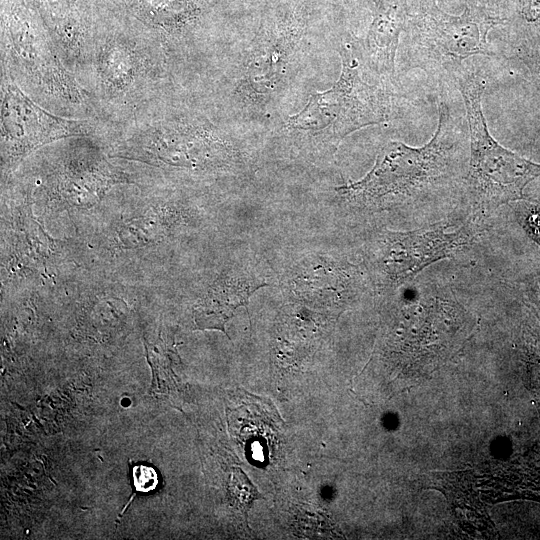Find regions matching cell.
I'll use <instances>...</instances> for the list:
<instances>
[{
  "label": "cell",
  "mask_w": 540,
  "mask_h": 540,
  "mask_svg": "<svg viewBox=\"0 0 540 540\" xmlns=\"http://www.w3.org/2000/svg\"><path fill=\"white\" fill-rule=\"evenodd\" d=\"M455 81L465 104L470 140L466 183L474 205L492 210L523 199L525 187L540 176V164L508 150L491 136L482 108L485 81L478 72L463 70Z\"/></svg>",
  "instance_id": "obj_4"
},
{
  "label": "cell",
  "mask_w": 540,
  "mask_h": 540,
  "mask_svg": "<svg viewBox=\"0 0 540 540\" xmlns=\"http://www.w3.org/2000/svg\"><path fill=\"white\" fill-rule=\"evenodd\" d=\"M306 27L305 17L291 8H281L262 20L234 89L243 108L262 113L282 93L296 66Z\"/></svg>",
  "instance_id": "obj_5"
},
{
  "label": "cell",
  "mask_w": 540,
  "mask_h": 540,
  "mask_svg": "<svg viewBox=\"0 0 540 540\" xmlns=\"http://www.w3.org/2000/svg\"><path fill=\"white\" fill-rule=\"evenodd\" d=\"M84 121L53 115L28 98L14 83L3 86L1 102L2 154L12 165L51 141L85 135Z\"/></svg>",
  "instance_id": "obj_7"
},
{
  "label": "cell",
  "mask_w": 540,
  "mask_h": 540,
  "mask_svg": "<svg viewBox=\"0 0 540 540\" xmlns=\"http://www.w3.org/2000/svg\"><path fill=\"white\" fill-rule=\"evenodd\" d=\"M500 17L517 49H540V0H503Z\"/></svg>",
  "instance_id": "obj_13"
},
{
  "label": "cell",
  "mask_w": 540,
  "mask_h": 540,
  "mask_svg": "<svg viewBox=\"0 0 540 540\" xmlns=\"http://www.w3.org/2000/svg\"><path fill=\"white\" fill-rule=\"evenodd\" d=\"M413 0H374L363 43L368 68L386 84L395 82V60Z\"/></svg>",
  "instance_id": "obj_10"
},
{
  "label": "cell",
  "mask_w": 540,
  "mask_h": 540,
  "mask_svg": "<svg viewBox=\"0 0 540 540\" xmlns=\"http://www.w3.org/2000/svg\"><path fill=\"white\" fill-rule=\"evenodd\" d=\"M464 227L448 230L436 225L407 233H390L385 242L383 264L389 277L403 282L431 263L454 254L469 240Z\"/></svg>",
  "instance_id": "obj_8"
},
{
  "label": "cell",
  "mask_w": 540,
  "mask_h": 540,
  "mask_svg": "<svg viewBox=\"0 0 540 540\" xmlns=\"http://www.w3.org/2000/svg\"><path fill=\"white\" fill-rule=\"evenodd\" d=\"M132 484L136 492H150L154 490L158 483L156 470L149 465L138 464L132 467Z\"/></svg>",
  "instance_id": "obj_16"
},
{
  "label": "cell",
  "mask_w": 540,
  "mask_h": 540,
  "mask_svg": "<svg viewBox=\"0 0 540 540\" xmlns=\"http://www.w3.org/2000/svg\"><path fill=\"white\" fill-rule=\"evenodd\" d=\"M461 120L447 103L438 109L434 135L421 147L399 141L388 142L372 169L360 180L337 188L356 202L377 203L387 197H410L449 177L461 146L466 142Z\"/></svg>",
  "instance_id": "obj_2"
},
{
  "label": "cell",
  "mask_w": 540,
  "mask_h": 540,
  "mask_svg": "<svg viewBox=\"0 0 540 540\" xmlns=\"http://www.w3.org/2000/svg\"><path fill=\"white\" fill-rule=\"evenodd\" d=\"M138 16L167 32L187 28L198 17L201 0H133Z\"/></svg>",
  "instance_id": "obj_12"
},
{
  "label": "cell",
  "mask_w": 540,
  "mask_h": 540,
  "mask_svg": "<svg viewBox=\"0 0 540 540\" xmlns=\"http://www.w3.org/2000/svg\"><path fill=\"white\" fill-rule=\"evenodd\" d=\"M101 69L107 83L124 88L132 81L136 70L132 51L122 45H113L102 55Z\"/></svg>",
  "instance_id": "obj_14"
},
{
  "label": "cell",
  "mask_w": 540,
  "mask_h": 540,
  "mask_svg": "<svg viewBox=\"0 0 540 540\" xmlns=\"http://www.w3.org/2000/svg\"><path fill=\"white\" fill-rule=\"evenodd\" d=\"M530 227L533 229L534 235L540 242V214H535L530 218Z\"/></svg>",
  "instance_id": "obj_19"
},
{
  "label": "cell",
  "mask_w": 540,
  "mask_h": 540,
  "mask_svg": "<svg viewBox=\"0 0 540 540\" xmlns=\"http://www.w3.org/2000/svg\"><path fill=\"white\" fill-rule=\"evenodd\" d=\"M501 17L465 6L460 15L442 10L437 0H413L404 33L410 64L432 76L453 77L475 55H495L489 33L503 25Z\"/></svg>",
  "instance_id": "obj_3"
},
{
  "label": "cell",
  "mask_w": 540,
  "mask_h": 540,
  "mask_svg": "<svg viewBox=\"0 0 540 540\" xmlns=\"http://www.w3.org/2000/svg\"><path fill=\"white\" fill-rule=\"evenodd\" d=\"M464 7L481 9L493 16L500 17L503 0H460Z\"/></svg>",
  "instance_id": "obj_17"
},
{
  "label": "cell",
  "mask_w": 540,
  "mask_h": 540,
  "mask_svg": "<svg viewBox=\"0 0 540 540\" xmlns=\"http://www.w3.org/2000/svg\"><path fill=\"white\" fill-rule=\"evenodd\" d=\"M11 47L19 64L38 84L52 93L77 101L80 91L54 54L43 33L18 10L9 20Z\"/></svg>",
  "instance_id": "obj_9"
},
{
  "label": "cell",
  "mask_w": 540,
  "mask_h": 540,
  "mask_svg": "<svg viewBox=\"0 0 540 540\" xmlns=\"http://www.w3.org/2000/svg\"><path fill=\"white\" fill-rule=\"evenodd\" d=\"M131 158L194 167L227 154L228 141L213 124L198 119H177L151 125L132 136L126 145Z\"/></svg>",
  "instance_id": "obj_6"
},
{
  "label": "cell",
  "mask_w": 540,
  "mask_h": 540,
  "mask_svg": "<svg viewBox=\"0 0 540 540\" xmlns=\"http://www.w3.org/2000/svg\"><path fill=\"white\" fill-rule=\"evenodd\" d=\"M266 285L238 278L220 277L194 309L196 326L199 329H217L226 333L225 325L235 310L240 306L247 307L251 294Z\"/></svg>",
  "instance_id": "obj_11"
},
{
  "label": "cell",
  "mask_w": 540,
  "mask_h": 540,
  "mask_svg": "<svg viewBox=\"0 0 540 540\" xmlns=\"http://www.w3.org/2000/svg\"><path fill=\"white\" fill-rule=\"evenodd\" d=\"M529 296H531L537 307L540 308V273L530 282Z\"/></svg>",
  "instance_id": "obj_18"
},
{
  "label": "cell",
  "mask_w": 540,
  "mask_h": 540,
  "mask_svg": "<svg viewBox=\"0 0 540 540\" xmlns=\"http://www.w3.org/2000/svg\"><path fill=\"white\" fill-rule=\"evenodd\" d=\"M342 68L325 91L310 95L306 105L282 124V131L301 146L333 153L351 133L390 120L388 84L369 83L363 44L349 39L338 49Z\"/></svg>",
  "instance_id": "obj_1"
},
{
  "label": "cell",
  "mask_w": 540,
  "mask_h": 540,
  "mask_svg": "<svg viewBox=\"0 0 540 540\" xmlns=\"http://www.w3.org/2000/svg\"><path fill=\"white\" fill-rule=\"evenodd\" d=\"M230 493L237 508L244 512L247 517V511L256 499L262 498L255 486L240 469H234L230 481Z\"/></svg>",
  "instance_id": "obj_15"
}]
</instances>
